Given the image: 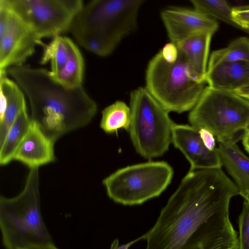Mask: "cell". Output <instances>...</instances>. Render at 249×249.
I'll list each match as a JSON object with an SVG mask.
<instances>
[{"instance_id": "cell-29", "label": "cell", "mask_w": 249, "mask_h": 249, "mask_svg": "<svg viewBox=\"0 0 249 249\" xmlns=\"http://www.w3.org/2000/svg\"><path fill=\"white\" fill-rule=\"evenodd\" d=\"M242 143L246 150L249 153V128L244 132Z\"/></svg>"}, {"instance_id": "cell-13", "label": "cell", "mask_w": 249, "mask_h": 249, "mask_svg": "<svg viewBox=\"0 0 249 249\" xmlns=\"http://www.w3.org/2000/svg\"><path fill=\"white\" fill-rule=\"evenodd\" d=\"M55 142L31 120L29 128L13 158L30 169L38 168L55 160Z\"/></svg>"}, {"instance_id": "cell-11", "label": "cell", "mask_w": 249, "mask_h": 249, "mask_svg": "<svg viewBox=\"0 0 249 249\" xmlns=\"http://www.w3.org/2000/svg\"><path fill=\"white\" fill-rule=\"evenodd\" d=\"M161 18L171 42L176 44L196 34H213L218 28L217 22L195 9L169 7L162 11Z\"/></svg>"}, {"instance_id": "cell-4", "label": "cell", "mask_w": 249, "mask_h": 249, "mask_svg": "<svg viewBox=\"0 0 249 249\" xmlns=\"http://www.w3.org/2000/svg\"><path fill=\"white\" fill-rule=\"evenodd\" d=\"M38 168L30 169L23 190L0 196V228L6 249H28L53 243L40 209Z\"/></svg>"}, {"instance_id": "cell-23", "label": "cell", "mask_w": 249, "mask_h": 249, "mask_svg": "<svg viewBox=\"0 0 249 249\" xmlns=\"http://www.w3.org/2000/svg\"><path fill=\"white\" fill-rule=\"evenodd\" d=\"M194 9L211 18L219 19L237 27L232 17V8L223 0H192ZM238 28V27H237Z\"/></svg>"}, {"instance_id": "cell-9", "label": "cell", "mask_w": 249, "mask_h": 249, "mask_svg": "<svg viewBox=\"0 0 249 249\" xmlns=\"http://www.w3.org/2000/svg\"><path fill=\"white\" fill-rule=\"evenodd\" d=\"M4 0L40 39L69 31L84 4L82 0Z\"/></svg>"}, {"instance_id": "cell-6", "label": "cell", "mask_w": 249, "mask_h": 249, "mask_svg": "<svg viewBox=\"0 0 249 249\" xmlns=\"http://www.w3.org/2000/svg\"><path fill=\"white\" fill-rule=\"evenodd\" d=\"M130 108L128 131L137 152L148 159L163 155L172 142L174 124L169 112L143 87L131 92Z\"/></svg>"}, {"instance_id": "cell-24", "label": "cell", "mask_w": 249, "mask_h": 249, "mask_svg": "<svg viewBox=\"0 0 249 249\" xmlns=\"http://www.w3.org/2000/svg\"><path fill=\"white\" fill-rule=\"evenodd\" d=\"M239 236L237 249H249V203L244 200L238 218Z\"/></svg>"}, {"instance_id": "cell-7", "label": "cell", "mask_w": 249, "mask_h": 249, "mask_svg": "<svg viewBox=\"0 0 249 249\" xmlns=\"http://www.w3.org/2000/svg\"><path fill=\"white\" fill-rule=\"evenodd\" d=\"M188 119L192 126L208 130L217 141L234 138L249 128V101L233 92L208 86Z\"/></svg>"}, {"instance_id": "cell-2", "label": "cell", "mask_w": 249, "mask_h": 249, "mask_svg": "<svg viewBox=\"0 0 249 249\" xmlns=\"http://www.w3.org/2000/svg\"><path fill=\"white\" fill-rule=\"evenodd\" d=\"M7 72L27 96L31 120L55 142L87 125L96 113V103L82 86L65 87L42 68L17 66L9 68Z\"/></svg>"}, {"instance_id": "cell-16", "label": "cell", "mask_w": 249, "mask_h": 249, "mask_svg": "<svg viewBox=\"0 0 249 249\" xmlns=\"http://www.w3.org/2000/svg\"><path fill=\"white\" fill-rule=\"evenodd\" d=\"M6 74L7 71H0V144L19 112L26 106L23 91Z\"/></svg>"}, {"instance_id": "cell-31", "label": "cell", "mask_w": 249, "mask_h": 249, "mask_svg": "<svg viewBox=\"0 0 249 249\" xmlns=\"http://www.w3.org/2000/svg\"><path fill=\"white\" fill-rule=\"evenodd\" d=\"M244 199L245 200H246L247 201H248L249 203V195H248L247 196H246L245 198H244Z\"/></svg>"}, {"instance_id": "cell-15", "label": "cell", "mask_w": 249, "mask_h": 249, "mask_svg": "<svg viewBox=\"0 0 249 249\" xmlns=\"http://www.w3.org/2000/svg\"><path fill=\"white\" fill-rule=\"evenodd\" d=\"M217 150L224 166L233 178L239 195H249V158L236 144L234 138L218 141Z\"/></svg>"}, {"instance_id": "cell-22", "label": "cell", "mask_w": 249, "mask_h": 249, "mask_svg": "<svg viewBox=\"0 0 249 249\" xmlns=\"http://www.w3.org/2000/svg\"><path fill=\"white\" fill-rule=\"evenodd\" d=\"M249 61V38L238 37L225 48L213 51L210 56L208 67L220 62Z\"/></svg>"}, {"instance_id": "cell-5", "label": "cell", "mask_w": 249, "mask_h": 249, "mask_svg": "<svg viewBox=\"0 0 249 249\" xmlns=\"http://www.w3.org/2000/svg\"><path fill=\"white\" fill-rule=\"evenodd\" d=\"M178 50L174 60L166 59L160 51L150 60L145 88L168 112L182 113L195 106L206 83L193 77L185 57Z\"/></svg>"}, {"instance_id": "cell-8", "label": "cell", "mask_w": 249, "mask_h": 249, "mask_svg": "<svg viewBox=\"0 0 249 249\" xmlns=\"http://www.w3.org/2000/svg\"><path fill=\"white\" fill-rule=\"evenodd\" d=\"M172 167L165 161H149L119 169L103 181L108 197L124 205H141L159 196L170 183Z\"/></svg>"}, {"instance_id": "cell-12", "label": "cell", "mask_w": 249, "mask_h": 249, "mask_svg": "<svg viewBox=\"0 0 249 249\" xmlns=\"http://www.w3.org/2000/svg\"><path fill=\"white\" fill-rule=\"evenodd\" d=\"M172 142L190 162L189 171L221 168L222 164L217 148L210 150L205 146L199 129L192 125L174 124Z\"/></svg>"}, {"instance_id": "cell-10", "label": "cell", "mask_w": 249, "mask_h": 249, "mask_svg": "<svg viewBox=\"0 0 249 249\" xmlns=\"http://www.w3.org/2000/svg\"><path fill=\"white\" fill-rule=\"evenodd\" d=\"M40 40L4 0H0V71L22 65Z\"/></svg>"}, {"instance_id": "cell-17", "label": "cell", "mask_w": 249, "mask_h": 249, "mask_svg": "<svg viewBox=\"0 0 249 249\" xmlns=\"http://www.w3.org/2000/svg\"><path fill=\"white\" fill-rule=\"evenodd\" d=\"M213 34L201 33L175 44L185 57L193 77L205 82L207 59Z\"/></svg>"}, {"instance_id": "cell-3", "label": "cell", "mask_w": 249, "mask_h": 249, "mask_svg": "<svg viewBox=\"0 0 249 249\" xmlns=\"http://www.w3.org/2000/svg\"><path fill=\"white\" fill-rule=\"evenodd\" d=\"M143 0H92L83 4L69 29L77 42L91 53L106 56L137 27Z\"/></svg>"}, {"instance_id": "cell-14", "label": "cell", "mask_w": 249, "mask_h": 249, "mask_svg": "<svg viewBox=\"0 0 249 249\" xmlns=\"http://www.w3.org/2000/svg\"><path fill=\"white\" fill-rule=\"evenodd\" d=\"M205 81L212 88L233 92L249 83V61L224 62L207 67Z\"/></svg>"}, {"instance_id": "cell-26", "label": "cell", "mask_w": 249, "mask_h": 249, "mask_svg": "<svg viewBox=\"0 0 249 249\" xmlns=\"http://www.w3.org/2000/svg\"><path fill=\"white\" fill-rule=\"evenodd\" d=\"M201 138L205 146L210 150L217 148L214 135L205 129H199Z\"/></svg>"}, {"instance_id": "cell-27", "label": "cell", "mask_w": 249, "mask_h": 249, "mask_svg": "<svg viewBox=\"0 0 249 249\" xmlns=\"http://www.w3.org/2000/svg\"><path fill=\"white\" fill-rule=\"evenodd\" d=\"M141 240H144L143 235L135 240L121 245L119 244L118 239H115L111 244L110 249H129L134 244Z\"/></svg>"}, {"instance_id": "cell-28", "label": "cell", "mask_w": 249, "mask_h": 249, "mask_svg": "<svg viewBox=\"0 0 249 249\" xmlns=\"http://www.w3.org/2000/svg\"><path fill=\"white\" fill-rule=\"evenodd\" d=\"M233 92L249 101V83Z\"/></svg>"}, {"instance_id": "cell-18", "label": "cell", "mask_w": 249, "mask_h": 249, "mask_svg": "<svg viewBox=\"0 0 249 249\" xmlns=\"http://www.w3.org/2000/svg\"><path fill=\"white\" fill-rule=\"evenodd\" d=\"M31 123L26 106L24 107L0 144V164L5 165L13 160L14 154L26 135Z\"/></svg>"}, {"instance_id": "cell-19", "label": "cell", "mask_w": 249, "mask_h": 249, "mask_svg": "<svg viewBox=\"0 0 249 249\" xmlns=\"http://www.w3.org/2000/svg\"><path fill=\"white\" fill-rule=\"evenodd\" d=\"M84 68L82 55L79 49L71 40L70 44L69 56L65 66L57 73L51 74L56 81L63 86L68 88H77L82 86Z\"/></svg>"}, {"instance_id": "cell-1", "label": "cell", "mask_w": 249, "mask_h": 249, "mask_svg": "<svg viewBox=\"0 0 249 249\" xmlns=\"http://www.w3.org/2000/svg\"><path fill=\"white\" fill-rule=\"evenodd\" d=\"M237 187L221 168L189 171L143 234L145 249H183L202 227L230 217Z\"/></svg>"}, {"instance_id": "cell-30", "label": "cell", "mask_w": 249, "mask_h": 249, "mask_svg": "<svg viewBox=\"0 0 249 249\" xmlns=\"http://www.w3.org/2000/svg\"><path fill=\"white\" fill-rule=\"evenodd\" d=\"M28 249H59L58 248H57L53 243L43 245V246H37V247H34L32 248H30Z\"/></svg>"}, {"instance_id": "cell-25", "label": "cell", "mask_w": 249, "mask_h": 249, "mask_svg": "<svg viewBox=\"0 0 249 249\" xmlns=\"http://www.w3.org/2000/svg\"><path fill=\"white\" fill-rule=\"evenodd\" d=\"M232 17L237 27L249 34V6L233 7Z\"/></svg>"}, {"instance_id": "cell-21", "label": "cell", "mask_w": 249, "mask_h": 249, "mask_svg": "<svg viewBox=\"0 0 249 249\" xmlns=\"http://www.w3.org/2000/svg\"><path fill=\"white\" fill-rule=\"evenodd\" d=\"M71 41L69 37L60 35L53 38L49 44L44 45L40 63L50 62L51 74L57 73L65 66L69 56Z\"/></svg>"}, {"instance_id": "cell-20", "label": "cell", "mask_w": 249, "mask_h": 249, "mask_svg": "<svg viewBox=\"0 0 249 249\" xmlns=\"http://www.w3.org/2000/svg\"><path fill=\"white\" fill-rule=\"evenodd\" d=\"M100 127L106 133H113L123 128L128 131L131 110L124 102L117 101L102 111Z\"/></svg>"}]
</instances>
